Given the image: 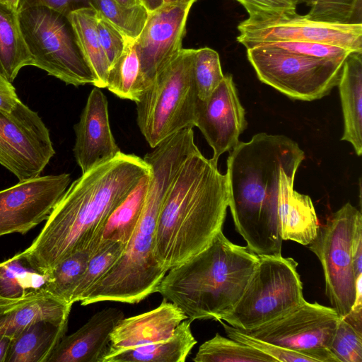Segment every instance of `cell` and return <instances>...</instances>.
<instances>
[{"mask_svg":"<svg viewBox=\"0 0 362 362\" xmlns=\"http://www.w3.org/2000/svg\"><path fill=\"white\" fill-rule=\"evenodd\" d=\"M11 339L6 336H0V362H6Z\"/></svg>","mask_w":362,"mask_h":362,"instance_id":"45","label":"cell"},{"mask_svg":"<svg viewBox=\"0 0 362 362\" xmlns=\"http://www.w3.org/2000/svg\"><path fill=\"white\" fill-rule=\"evenodd\" d=\"M226 175L199 150L185 160L160 209L154 254L167 272L204 250L222 230L227 208Z\"/></svg>","mask_w":362,"mask_h":362,"instance_id":"4","label":"cell"},{"mask_svg":"<svg viewBox=\"0 0 362 362\" xmlns=\"http://www.w3.org/2000/svg\"><path fill=\"white\" fill-rule=\"evenodd\" d=\"M186 319L187 317L180 308L163 298L153 310L124 317L110 334L106 354L166 340Z\"/></svg>","mask_w":362,"mask_h":362,"instance_id":"19","label":"cell"},{"mask_svg":"<svg viewBox=\"0 0 362 362\" xmlns=\"http://www.w3.org/2000/svg\"><path fill=\"white\" fill-rule=\"evenodd\" d=\"M194 362H276L262 351L216 333L199 348Z\"/></svg>","mask_w":362,"mask_h":362,"instance_id":"30","label":"cell"},{"mask_svg":"<svg viewBox=\"0 0 362 362\" xmlns=\"http://www.w3.org/2000/svg\"><path fill=\"white\" fill-rule=\"evenodd\" d=\"M18 16L32 66L67 85L94 86L93 73L68 15L35 6L18 11Z\"/></svg>","mask_w":362,"mask_h":362,"instance_id":"7","label":"cell"},{"mask_svg":"<svg viewBox=\"0 0 362 362\" xmlns=\"http://www.w3.org/2000/svg\"><path fill=\"white\" fill-rule=\"evenodd\" d=\"M19 100L12 83L0 74V110L9 112Z\"/></svg>","mask_w":362,"mask_h":362,"instance_id":"42","label":"cell"},{"mask_svg":"<svg viewBox=\"0 0 362 362\" xmlns=\"http://www.w3.org/2000/svg\"><path fill=\"white\" fill-rule=\"evenodd\" d=\"M191 7L192 5L164 4L149 13L141 33L134 40L148 87L182 49Z\"/></svg>","mask_w":362,"mask_h":362,"instance_id":"15","label":"cell"},{"mask_svg":"<svg viewBox=\"0 0 362 362\" xmlns=\"http://www.w3.org/2000/svg\"><path fill=\"white\" fill-rule=\"evenodd\" d=\"M49 274L31 267L19 253L0 262V296L21 298L45 290Z\"/></svg>","mask_w":362,"mask_h":362,"instance_id":"29","label":"cell"},{"mask_svg":"<svg viewBox=\"0 0 362 362\" xmlns=\"http://www.w3.org/2000/svg\"><path fill=\"white\" fill-rule=\"evenodd\" d=\"M192 320H183L168 339L108 353L102 362H184L197 343L191 330Z\"/></svg>","mask_w":362,"mask_h":362,"instance_id":"23","label":"cell"},{"mask_svg":"<svg viewBox=\"0 0 362 362\" xmlns=\"http://www.w3.org/2000/svg\"><path fill=\"white\" fill-rule=\"evenodd\" d=\"M339 319L334 308L305 300L286 315L245 332L285 349L309 354L318 362H339L329 349Z\"/></svg>","mask_w":362,"mask_h":362,"instance_id":"12","label":"cell"},{"mask_svg":"<svg viewBox=\"0 0 362 362\" xmlns=\"http://www.w3.org/2000/svg\"><path fill=\"white\" fill-rule=\"evenodd\" d=\"M21 0H0V3L6 5L15 10L18 9Z\"/></svg>","mask_w":362,"mask_h":362,"instance_id":"48","label":"cell"},{"mask_svg":"<svg viewBox=\"0 0 362 362\" xmlns=\"http://www.w3.org/2000/svg\"><path fill=\"white\" fill-rule=\"evenodd\" d=\"M151 172L141 178L123 202L109 216L100 243L127 244L139 220L148 189ZM98 244V245H99Z\"/></svg>","mask_w":362,"mask_h":362,"instance_id":"26","label":"cell"},{"mask_svg":"<svg viewBox=\"0 0 362 362\" xmlns=\"http://www.w3.org/2000/svg\"><path fill=\"white\" fill-rule=\"evenodd\" d=\"M74 131L73 151L82 173L121 151L111 131L107 98L99 88L91 90Z\"/></svg>","mask_w":362,"mask_h":362,"instance_id":"17","label":"cell"},{"mask_svg":"<svg viewBox=\"0 0 362 362\" xmlns=\"http://www.w3.org/2000/svg\"><path fill=\"white\" fill-rule=\"evenodd\" d=\"M118 3H119L122 5H124L125 6L128 7H132L136 5L140 4L139 0H115Z\"/></svg>","mask_w":362,"mask_h":362,"instance_id":"49","label":"cell"},{"mask_svg":"<svg viewBox=\"0 0 362 362\" xmlns=\"http://www.w3.org/2000/svg\"><path fill=\"white\" fill-rule=\"evenodd\" d=\"M96 27L100 42L110 66L120 57L132 40L128 39L119 29L98 13Z\"/></svg>","mask_w":362,"mask_h":362,"instance_id":"39","label":"cell"},{"mask_svg":"<svg viewBox=\"0 0 362 362\" xmlns=\"http://www.w3.org/2000/svg\"><path fill=\"white\" fill-rule=\"evenodd\" d=\"M258 78L286 96L313 101L337 86L345 59L318 58L260 45L247 49Z\"/></svg>","mask_w":362,"mask_h":362,"instance_id":"9","label":"cell"},{"mask_svg":"<svg viewBox=\"0 0 362 362\" xmlns=\"http://www.w3.org/2000/svg\"><path fill=\"white\" fill-rule=\"evenodd\" d=\"M310 9L305 15L317 21L354 24L362 23V0H296Z\"/></svg>","mask_w":362,"mask_h":362,"instance_id":"33","label":"cell"},{"mask_svg":"<svg viewBox=\"0 0 362 362\" xmlns=\"http://www.w3.org/2000/svg\"><path fill=\"white\" fill-rule=\"evenodd\" d=\"M67 325L68 321L49 320L30 324L11 339L6 362H47Z\"/></svg>","mask_w":362,"mask_h":362,"instance_id":"22","label":"cell"},{"mask_svg":"<svg viewBox=\"0 0 362 362\" xmlns=\"http://www.w3.org/2000/svg\"><path fill=\"white\" fill-rule=\"evenodd\" d=\"M124 317L123 311L116 308L97 312L75 332L64 336L47 362H102L110 334Z\"/></svg>","mask_w":362,"mask_h":362,"instance_id":"18","label":"cell"},{"mask_svg":"<svg viewBox=\"0 0 362 362\" xmlns=\"http://www.w3.org/2000/svg\"><path fill=\"white\" fill-rule=\"evenodd\" d=\"M46 6L65 15L86 8H90V0H21L18 11L35 6Z\"/></svg>","mask_w":362,"mask_h":362,"instance_id":"41","label":"cell"},{"mask_svg":"<svg viewBox=\"0 0 362 362\" xmlns=\"http://www.w3.org/2000/svg\"><path fill=\"white\" fill-rule=\"evenodd\" d=\"M71 307L45 290L16 298L0 296V336L12 339L38 320L68 321Z\"/></svg>","mask_w":362,"mask_h":362,"instance_id":"20","label":"cell"},{"mask_svg":"<svg viewBox=\"0 0 362 362\" xmlns=\"http://www.w3.org/2000/svg\"><path fill=\"white\" fill-rule=\"evenodd\" d=\"M238 30L237 40L246 49L275 41H304L362 51V23L322 22L296 13L248 17L240 23Z\"/></svg>","mask_w":362,"mask_h":362,"instance_id":"13","label":"cell"},{"mask_svg":"<svg viewBox=\"0 0 362 362\" xmlns=\"http://www.w3.org/2000/svg\"><path fill=\"white\" fill-rule=\"evenodd\" d=\"M343 318L357 330L362 332V275H360L356 279L355 301L350 312Z\"/></svg>","mask_w":362,"mask_h":362,"instance_id":"43","label":"cell"},{"mask_svg":"<svg viewBox=\"0 0 362 362\" xmlns=\"http://www.w3.org/2000/svg\"><path fill=\"white\" fill-rule=\"evenodd\" d=\"M329 349L339 362H362V332L340 317Z\"/></svg>","mask_w":362,"mask_h":362,"instance_id":"37","label":"cell"},{"mask_svg":"<svg viewBox=\"0 0 362 362\" xmlns=\"http://www.w3.org/2000/svg\"><path fill=\"white\" fill-rule=\"evenodd\" d=\"M85 58L95 79V87L106 88L110 64L100 42L96 27L97 13L92 8L69 15Z\"/></svg>","mask_w":362,"mask_h":362,"instance_id":"27","label":"cell"},{"mask_svg":"<svg viewBox=\"0 0 362 362\" xmlns=\"http://www.w3.org/2000/svg\"><path fill=\"white\" fill-rule=\"evenodd\" d=\"M55 154L49 131L38 113L21 100L0 110V164L19 181L40 176Z\"/></svg>","mask_w":362,"mask_h":362,"instance_id":"11","label":"cell"},{"mask_svg":"<svg viewBox=\"0 0 362 362\" xmlns=\"http://www.w3.org/2000/svg\"><path fill=\"white\" fill-rule=\"evenodd\" d=\"M354 272L356 278L362 275V219L355 228L351 245Z\"/></svg>","mask_w":362,"mask_h":362,"instance_id":"44","label":"cell"},{"mask_svg":"<svg viewBox=\"0 0 362 362\" xmlns=\"http://www.w3.org/2000/svg\"><path fill=\"white\" fill-rule=\"evenodd\" d=\"M194 127L199 129L212 148L211 159L216 163L223 153L229 152L238 143L247 121L230 74L224 75L206 100L199 101Z\"/></svg>","mask_w":362,"mask_h":362,"instance_id":"16","label":"cell"},{"mask_svg":"<svg viewBox=\"0 0 362 362\" xmlns=\"http://www.w3.org/2000/svg\"><path fill=\"white\" fill-rule=\"evenodd\" d=\"M148 87L134 40H129L120 57L110 66L106 88L119 98L136 103Z\"/></svg>","mask_w":362,"mask_h":362,"instance_id":"28","label":"cell"},{"mask_svg":"<svg viewBox=\"0 0 362 362\" xmlns=\"http://www.w3.org/2000/svg\"><path fill=\"white\" fill-rule=\"evenodd\" d=\"M90 6L132 40L139 37L149 15L141 4L128 7L115 0H90Z\"/></svg>","mask_w":362,"mask_h":362,"instance_id":"32","label":"cell"},{"mask_svg":"<svg viewBox=\"0 0 362 362\" xmlns=\"http://www.w3.org/2000/svg\"><path fill=\"white\" fill-rule=\"evenodd\" d=\"M223 327L228 337L249 345L264 354L274 358L276 362H318L313 356L273 344L255 338L243 330L235 328L222 320L218 321Z\"/></svg>","mask_w":362,"mask_h":362,"instance_id":"36","label":"cell"},{"mask_svg":"<svg viewBox=\"0 0 362 362\" xmlns=\"http://www.w3.org/2000/svg\"><path fill=\"white\" fill-rule=\"evenodd\" d=\"M192 72L199 99L205 101L224 77L218 52L209 47L196 49Z\"/></svg>","mask_w":362,"mask_h":362,"instance_id":"35","label":"cell"},{"mask_svg":"<svg viewBox=\"0 0 362 362\" xmlns=\"http://www.w3.org/2000/svg\"><path fill=\"white\" fill-rule=\"evenodd\" d=\"M32 64L18 11L0 3V74L12 83L23 67Z\"/></svg>","mask_w":362,"mask_h":362,"instance_id":"24","label":"cell"},{"mask_svg":"<svg viewBox=\"0 0 362 362\" xmlns=\"http://www.w3.org/2000/svg\"><path fill=\"white\" fill-rule=\"evenodd\" d=\"M260 45L302 55L335 59H345L351 52H354L342 47L315 42L275 41L257 45Z\"/></svg>","mask_w":362,"mask_h":362,"instance_id":"38","label":"cell"},{"mask_svg":"<svg viewBox=\"0 0 362 362\" xmlns=\"http://www.w3.org/2000/svg\"><path fill=\"white\" fill-rule=\"evenodd\" d=\"M259 259L221 230L204 250L170 269L157 292L192 321H218L240 298Z\"/></svg>","mask_w":362,"mask_h":362,"instance_id":"5","label":"cell"},{"mask_svg":"<svg viewBox=\"0 0 362 362\" xmlns=\"http://www.w3.org/2000/svg\"><path fill=\"white\" fill-rule=\"evenodd\" d=\"M259 257L240 298L218 321L250 331L286 315L305 301L296 260L282 255Z\"/></svg>","mask_w":362,"mask_h":362,"instance_id":"8","label":"cell"},{"mask_svg":"<svg viewBox=\"0 0 362 362\" xmlns=\"http://www.w3.org/2000/svg\"><path fill=\"white\" fill-rule=\"evenodd\" d=\"M122 243H100L76 285L71 303L79 302L88 290L112 266L125 248Z\"/></svg>","mask_w":362,"mask_h":362,"instance_id":"34","label":"cell"},{"mask_svg":"<svg viewBox=\"0 0 362 362\" xmlns=\"http://www.w3.org/2000/svg\"><path fill=\"white\" fill-rule=\"evenodd\" d=\"M197 0H163L164 4L192 5Z\"/></svg>","mask_w":362,"mask_h":362,"instance_id":"47","label":"cell"},{"mask_svg":"<svg viewBox=\"0 0 362 362\" xmlns=\"http://www.w3.org/2000/svg\"><path fill=\"white\" fill-rule=\"evenodd\" d=\"M92 255L89 247L78 250L59 262L48 273L45 291L70 304L73 292L87 267Z\"/></svg>","mask_w":362,"mask_h":362,"instance_id":"31","label":"cell"},{"mask_svg":"<svg viewBox=\"0 0 362 362\" xmlns=\"http://www.w3.org/2000/svg\"><path fill=\"white\" fill-rule=\"evenodd\" d=\"M344 119L341 140L352 144L362 154V51L352 52L345 59L338 83Z\"/></svg>","mask_w":362,"mask_h":362,"instance_id":"21","label":"cell"},{"mask_svg":"<svg viewBox=\"0 0 362 362\" xmlns=\"http://www.w3.org/2000/svg\"><path fill=\"white\" fill-rule=\"evenodd\" d=\"M140 4L149 12H153L164 5L163 0H139Z\"/></svg>","mask_w":362,"mask_h":362,"instance_id":"46","label":"cell"},{"mask_svg":"<svg viewBox=\"0 0 362 362\" xmlns=\"http://www.w3.org/2000/svg\"><path fill=\"white\" fill-rule=\"evenodd\" d=\"M279 219L282 240L303 245L310 244L320 227L310 197L294 189L283 201Z\"/></svg>","mask_w":362,"mask_h":362,"instance_id":"25","label":"cell"},{"mask_svg":"<svg viewBox=\"0 0 362 362\" xmlns=\"http://www.w3.org/2000/svg\"><path fill=\"white\" fill-rule=\"evenodd\" d=\"M195 51L182 48L136 103L139 130L152 148L195 126L200 101L192 72Z\"/></svg>","mask_w":362,"mask_h":362,"instance_id":"6","label":"cell"},{"mask_svg":"<svg viewBox=\"0 0 362 362\" xmlns=\"http://www.w3.org/2000/svg\"><path fill=\"white\" fill-rule=\"evenodd\" d=\"M361 219V211L348 202L320 226L309 244L321 263L326 295L342 318L350 312L356 298L357 278L353 269L351 245Z\"/></svg>","mask_w":362,"mask_h":362,"instance_id":"10","label":"cell"},{"mask_svg":"<svg viewBox=\"0 0 362 362\" xmlns=\"http://www.w3.org/2000/svg\"><path fill=\"white\" fill-rule=\"evenodd\" d=\"M194 151L189 139L174 134L145 155L151 173L138 223L117 260L83 296L81 305L101 301L134 304L157 292L167 272L154 254L158 217L177 174Z\"/></svg>","mask_w":362,"mask_h":362,"instance_id":"3","label":"cell"},{"mask_svg":"<svg viewBox=\"0 0 362 362\" xmlns=\"http://www.w3.org/2000/svg\"><path fill=\"white\" fill-rule=\"evenodd\" d=\"M305 153L291 138L258 133L229 151L228 207L236 230L259 256L281 255L280 209Z\"/></svg>","mask_w":362,"mask_h":362,"instance_id":"1","label":"cell"},{"mask_svg":"<svg viewBox=\"0 0 362 362\" xmlns=\"http://www.w3.org/2000/svg\"><path fill=\"white\" fill-rule=\"evenodd\" d=\"M150 172L144 158L120 151L82 173L69 185L41 232L20 256L33 269L48 274L74 251L89 247L93 255L109 216Z\"/></svg>","mask_w":362,"mask_h":362,"instance_id":"2","label":"cell"},{"mask_svg":"<svg viewBox=\"0 0 362 362\" xmlns=\"http://www.w3.org/2000/svg\"><path fill=\"white\" fill-rule=\"evenodd\" d=\"M71 183L68 173L19 181L0 191V237L25 234L46 221Z\"/></svg>","mask_w":362,"mask_h":362,"instance_id":"14","label":"cell"},{"mask_svg":"<svg viewBox=\"0 0 362 362\" xmlns=\"http://www.w3.org/2000/svg\"><path fill=\"white\" fill-rule=\"evenodd\" d=\"M245 7L249 18L296 13V0H235Z\"/></svg>","mask_w":362,"mask_h":362,"instance_id":"40","label":"cell"}]
</instances>
